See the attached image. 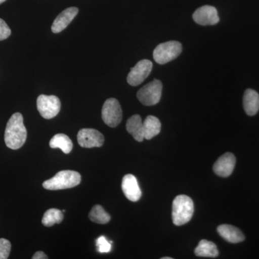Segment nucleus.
<instances>
[{
	"mask_svg": "<svg viewBox=\"0 0 259 259\" xmlns=\"http://www.w3.org/2000/svg\"><path fill=\"white\" fill-rule=\"evenodd\" d=\"M122 190L127 199L132 202H137L142 195L137 179L133 175L124 176L122 181Z\"/></svg>",
	"mask_w": 259,
	"mask_h": 259,
	"instance_id": "12",
	"label": "nucleus"
},
{
	"mask_svg": "<svg viewBox=\"0 0 259 259\" xmlns=\"http://www.w3.org/2000/svg\"><path fill=\"white\" fill-rule=\"evenodd\" d=\"M89 218H90V221L95 223H98V224H106L110 221V214L105 212L103 207L99 204L94 206L93 208L89 214Z\"/></svg>",
	"mask_w": 259,
	"mask_h": 259,
	"instance_id": "21",
	"label": "nucleus"
},
{
	"mask_svg": "<svg viewBox=\"0 0 259 259\" xmlns=\"http://www.w3.org/2000/svg\"><path fill=\"white\" fill-rule=\"evenodd\" d=\"M51 148H60L61 151L68 154L72 151L73 144L69 136L63 134H56L50 141Z\"/></svg>",
	"mask_w": 259,
	"mask_h": 259,
	"instance_id": "19",
	"label": "nucleus"
},
{
	"mask_svg": "<svg viewBox=\"0 0 259 259\" xmlns=\"http://www.w3.org/2000/svg\"><path fill=\"white\" fill-rule=\"evenodd\" d=\"M11 250V243L8 240L0 238V259H7Z\"/></svg>",
	"mask_w": 259,
	"mask_h": 259,
	"instance_id": "22",
	"label": "nucleus"
},
{
	"mask_svg": "<svg viewBox=\"0 0 259 259\" xmlns=\"http://www.w3.org/2000/svg\"><path fill=\"white\" fill-rule=\"evenodd\" d=\"M78 13H79V10L74 7L67 8L61 12L60 14L58 15L57 18L54 20L52 27H51V30L54 33H59V32L63 31L74 20Z\"/></svg>",
	"mask_w": 259,
	"mask_h": 259,
	"instance_id": "13",
	"label": "nucleus"
},
{
	"mask_svg": "<svg viewBox=\"0 0 259 259\" xmlns=\"http://www.w3.org/2000/svg\"><path fill=\"white\" fill-rule=\"evenodd\" d=\"M152 68L153 64L151 61L147 59L140 61L131 69L127 75V83L134 87L141 84L151 74Z\"/></svg>",
	"mask_w": 259,
	"mask_h": 259,
	"instance_id": "8",
	"label": "nucleus"
},
{
	"mask_svg": "<svg viewBox=\"0 0 259 259\" xmlns=\"http://www.w3.org/2000/svg\"><path fill=\"white\" fill-rule=\"evenodd\" d=\"M193 20L200 25H214L219 23L218 10L209 5H204L198 8L193 14Z\"/></svg>",
	"mask_w": 259,
	"mask_h": 259,
	"instance_id": "10",
	"label": "nucleus"
},
{
	"mask_svg": "<svg viewBox=\"0 0 259 259\" xmlns=\"http://www.w3.org/2000/svg\"><path fill=\"white\" fill-rule=\"evenodd\" d=\"M236 158L231 153L222 155L213 166V171L218 176L228 177L231 176L236 166Z\"/></svg>",
	"mask_w": 259,
	"mask_h": 259,
	"instance_id": "11",
	"label": "nucleus"
},
{
	"mask_svg": "<svg viewBox=\"0 0 259 259\" xmlns=\"http://www.w3.org/2000/svg\"><path fill=\"white\" fill-rule=\"evenodd\" d=\"M27 130L23 123V117L19 112L13 114L7 124L5 132V144L13 150L19 149L25 144Z\"/></svg>",
	"mask_w": 259,
	"mask_h": 259,
	"instance_id": "1",
	"label": "nucleus"
},
{
	"mask_svg": "<svg viewBox=\"0 0 259 259\" xmlns=\"http://www.w3.org/2000/svg\"><path fill=\"white\" fill-rule=\"evenodd\" d=\"M64 220V214L59 209L51 208L48 209L44 214L42 219V223L44 226L51 227L54 225L59 224Z\"/></svg>",
	"mask_w": 259,
	"mask_h": 259,
	"instance_id": "20",
	"label": "nucleus"
},
{
	"mask_svg": "<svg viewBox=\"0 0 259 259\" xmlns=\"http://www.w3.org/2000/svg\"><path fill=\"white\" fill-rule=\"evenodd\" d=\"M218 232L223 239L229 243H241L245 240L243 233L238 228L231 225H221L218 226Z\"/></svg>",
	"mask_w": 259,
	"mask_h": 259,
	"instance_id": "14",
	"label": "nucleus"
},
{
	"mask_svg": "<svg viewBox=\"0 0 259 259\" xmlns=\"http://www.w3.org/2000/svg\"><path fill=\"white\" fill-rule=\"evenodd\" d=\"M194 253L199 257L215 258L219 255V251L214 243L207 240H202L194 250Z\"/></svg>",
	"mask_w": 259,
	"mask_h": 259,
	"instance_id": "18",
	"label": "nucleus"
},
{
	"mask_svg": "<svg viewBox=\"0 0 259 259\" xmlns=\"http://www.w3.org/2000/svg\"><path fill=\"white\" fill-rule=\"evenodd\" d=\"M81 180L79 172L64 170L56 174L50 180L45 181L42 183V187L48 190H65L79 185Z\"/></svg>",
	"mask_w": 259,
	"mask_h": 259,
	"instance_id": "3",
	"label": "nucleus"
},
{
	"mask_svg": "<svg viewBox=\"0 0 259 259\" xmlns=\"http://www.w3.org/2000/svg\"><path fill=\"white\" fill-rule=\"evenodd\" d=\"M162 259H172V258L171 257H163Z\"/></svg>",
	"mask_w": 259,
	"mask_h": 259,
	"instance_id": "26",
	"label": "nucleus"
},
{
	"mask_svg": "<svg viewBox=\"0 0 259 259\" xmlns=\"http://www.w3.org/2000/svg\"><path fill=\"white\" fill-rule=\"evenodd\" d=\"M163 85L158 79L153 80L151 82L140 89L137 97L140 102L146 106L156 105L161 100Z\"/></svg>",
	"mask_w": 259,
	"mask_h": 259,
	"instance_id": "5",
	"label": "nucleus"
},
{
	"mask_svg": "<svg viewBox=\"0 0 259 259\" xmlns=\"http://www.w3.org/2000/svg\"><path fill=\"white\" fill-rule=\"evenodd\" d=\"M32 259H47L49 257L42 251H37L32 256Z\"/></svg>",
	"mask_w": 259,
	"mask_h": 259,
	"instance_id": "25",
	"label": "nucleus"
},
{
	"mask_svg": "<svg viewBox=\"0 0 259 259\" xmlns=\"http://www.w3.org/2000/svg\"><path fill=\"white\" fill-rule=\"evenodd\" d=\"M5 1H7V0H0V5L3 4Z\"/></svg>",
	"mask_w": 259,
	"mask_h": 259,
	"instance_id": "27",
	"label": "nucleus"
},
{
	"mask_svg": "<svg viewBox=\"0 0 259 259\" xmlns=\"http://www.w3.org/2000/svg\"><path fill=\"white\" fill-rule=\"evenodd\" d=\"M182 46L180 42L168 41L159 44L153 51V59L158 64H165L175 60L180 55Z\"/></svg>",
	"mask_w": 259,
	"mask_h": 259,
	"instance_id": "4",
	"label": "nucleus"
},
{
	"mask_svg": "<svg viewBox=\"0 0 259 259\" xmlns=\"http://www.w3.org/2000/svg\"><path fill=\"white\" fill-rule=\"evenodd\" d=\"M144 123V139L151 140L159 134L161 129V124L157 117L148 115L145 119Z\"/></svg>",
	"mask_w": 259,
	"mask_h": 259,
	"instance_id": "17",
	"label": "nucleus"
},
{
	"mask_svg": "<svg viewBox=\"0 0 259 259\" xmlns=\"http://www.w3.org/2000/svg\"><path fill=\"white\" fill-rule=\"evenodd\" d=\"M243 107L245 113L249 116L255 115L259 110V95L253 90H247L243 96Z\"/></svg>",
	"mask_w": 259,
	"mask_h": 259,
	"instance_id": "16",
	"label": "nucleus"
},
{
	"mask_svg": "<svg viewBox=\"0 0 259 259\" xmlns=\"http://www.w3.org/2000/svg\"><path fill=\"white\" fill-rule=\"evenodd\" d=\"M194 214V203L188 196L181 194L172 203V221L175 226H181L190 222Z\"/></svg>",
	"mask_w": 259,
	"mask_h": 259,
	"instance_id": "2",
	"label": "nucleus"
},
{
	"mask_svg": "<svg viewBox=\"0 0 259 259\" xmlns=\"http://www.w3.org/2000/svg\"><path fill=\"white\" fill-rule=\"evenodd\" d=\"M111 243H109L105 236H100L97 239V246L100 253H108L111 250Z\"/></svg>",
	"mask_w": 259,
	"mask_h": 259,
	"instance_id": "23",
	"label": "nucleus"
},
{
	"mask_svg": "<svg viewBox=\"0 0 259 259\" xmlns=\"http://www.w3.org/2000/svg\"><path fill=\"white\" fill-rule=\"evenodd\" d=\"M126 129L136 141L142 142L145 139L144 123H143L141 116L135 115L130 117L126 123Z\"/></svg>",
	"mask_w": 259,
	"mask_h": 259,
	"instance_id": "15",
	"label": "nucleus"
},
{
	"mask_svg": "<svg viewBox=\"0 0 259 259\" xmlns=\"http://www.w3.org/2000/svg\"><path fill=\"white\" fill-rule=\"evenodd\" d=\"M11 35V30L5 21L0 18V41L8 38Z\"/></svg>",
	"mask_w": 259,
	"mask_h": 259,
	"instance_id": "24",
	"label": "nucleus"
},
{
	"mask_svg": "<svg viewBox=\"0 0 259 259\" xmlns=\"http://www.w3.org/2000/svg\"><path fill=\"white\" fill-rule=\"evenodd\" d=\"M102 118L109 127H115L120 123L122 118V112L117 100L110 98L105 102L102 107Z\"/></svg>",
	"mask_w": 259,
	"mask_h": 259,
	"instance_id": "6",
	"label": "nucleus"
},
{
	"mask_svg": "<svg viewBox=\"0 0 259 259\" xmlns=\"http://www.w3.org/2000/svg\"><path fill=\"white\" fill-rule=\"evenodd\" d=\"M77 141L82 148L101 147L105 142L103 135L93 128L80 130L77 135Z\"/></svg>",
	"mask_w": 259,
	"mask_h": 259,
	"instance_id": "9",
	"label": "nucleus"
},
{
	"mask_svg": "<svg viewBox=\"0 0 259 259\" xmlns=\"http://www.w3.org/2000/svg\"><path fill=\"white\" fill-rule=\"evenodd\" d=\"M37 108L44 118H54L60 112V100L54 95H40L37 99Z\"/></svg>",
	"mask_w": 259,
	"mask_h": 259,
	"instance_id": "7",
	"label": "nucleus"
}]
</instances>
